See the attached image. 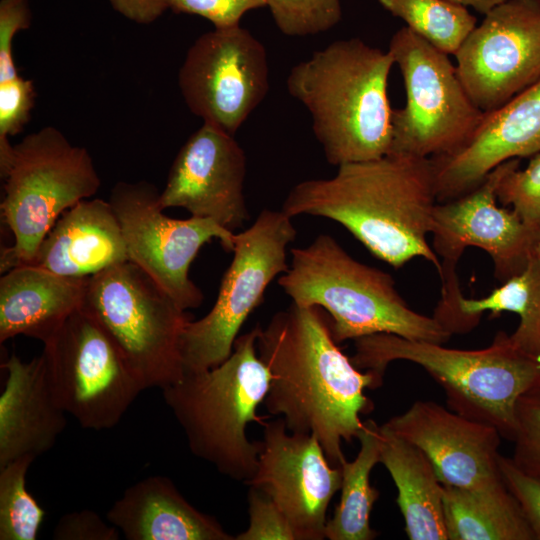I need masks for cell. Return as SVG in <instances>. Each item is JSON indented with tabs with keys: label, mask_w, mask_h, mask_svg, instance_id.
Instances as JSON below:
<instances>
[{
	"label": "cell",
	"mask_w": 540,
	"mask_h": 540,
	"mask_svg": "<svg viewBox=\"0 0 540 540\" xmlns=\"http://www.w3.org/2000/svg\"><path fill=\"white\" fill-rule=\"evenodd\" d=\"M388 51L406 93L405 106L392 110L390 153L433 158L464 146L484 112L470 99L448 54L407 26L392 36Z\"/></svg>",
	"instance_id": "9c48e42d"
},
{
	"label": "cell",
	"mask_w": 540,
	"mask_h": 540,
	"mask_svg": "<svg viewBox=\"0 0 540 540\" xmlns=\"http://www.w3.org/2000/svg\"><path fill=\"white\" fill-rule=\"evenodd\" d=\"M535 253L539 256L540 258V237L538 239V242L536 244V247H535Z\"/></svg>",
	"instance_id": "60d3db41"
},
{
	"label": "cell",
	"mask_w": 540,
	"mask_h": 540,
	"mask_svg": "<svg viewBox=\"0 0 540 540\" xmlns=\"http://www.w3.org/2000/svg\"><path fill=\"white\" fill-rule=\"evenodd\" d=\"M42 354L59 405L83 428L116 426L145 390L114 340L82 307Z\"/></svg>",
	"instance_id": "8fae6325"
},
{
	"label": "cell",
	"mask_w": 540,
	"mask_h": 540,
	"mask_svg": "<svg viewBox=\"0 0 540 540\" xmlns=\"http://www.w3.org/2000/svg\"><path fill=\"white\" fill-rule=\"evenodd\" d=\"M246 172V155L234 136L203 123L176 155L160 203L164 210L183 208L234 232L249 219Z\"/></svg>",
	"instance_id": "e0dca14e"
},
{
	"label": "cell",
	"mask_w": 540,
	"mask_h": 540,
	"mask_svg": "<svg viewBox=\"0 0 540 540\" xmlns=\"http://www.w3.org/2000/svg\"><path fill=\"white\" fill-rule=\"evenodd\" d=\"M258 466L245 484L273 500L296 540H323L329 504L341 487V469L330 464L312 434L294 433L282 418L263 425Z\"/></svg>",
	"instance_id": "2e32d148"
},
{
	"label": "cell",
	"mask_w": 540,
	"mask_h": 540,
	"mask_svg": "<svg viewBox=\"0 0 540 540\" xmlns=\"http://www.w3.org/2000/svg\"><path fill=\"white\" fill-rule=\"evenodd\" d=\"M385 425L420 448L446 486L474 487L501 478L498 430L419 400Z\"/></svg>",
	"instance_id": "d6986e66"
},
{
	"label": "cell",
	"mask_w": 540,
	"mask_h": 540,
	"mask_svg": "<svg viewBox=\"0 0 540 540\" xmlns=\"http://www.w3.org/2000/svg\"><path fill=\"white\" fill-rule=\"evenodd\" d=\"M266 6V0H171L176 13L198 15L210 21L214 28L240 25L243 15Z\"/></svg>",
	"instance_id": "8d00e7d4"
},
{
	"label": "cell",
	"mask_w": 540,
	"mask_h": 540,
	"mask_svg": "<svg viewBox=\"0 0 540 540\" xmlns=\"http://www.w3.org/2000/svg\"><path fill=\"white\" fill-rule=\"evenodd\" d=\"M249 526L235 535V540H296L293 529L271 498L249 486Z\"/></svg>",
	"instance_id": "836d02e7"
},
{
	"label": "cell",
	"mask_w": 540,
	"mask_h": 540,
	"mask_svg": "<svg viewBox=\"0 0 540 540\" xmlns=\"http://www.w3.org/2000/svg\"><path fill=\"white\" fill-rule=\"evenodd\" d=\"M120 531L96 512L84 509L63 515L52 532L55 540H118Z\"/></svg>",
	"instance_id": "74e56055"
},
{
	"label": "cell",
	"mask_w": 540,
	"mask_h": 540,
	"mask_svg": "<svg viewBox=\"0 0 540 540\" xmlns=\"http://www.w3.org/2000/svg\"><path fill=\"white\" fill-rule=\"evenodd\" d=\"M278 29L287 36L315 35L342 18L340 0H266Z\"/></svg>",
	"instance_id": "f546056e"
},
{
	"label": "cell",
	"mask_w": 540,
	"mask_h": 540,
	"mask_svg": "<svg viewBox=\"0 0 540 540\" xmlns=\"http://www.w3.org/2000/svg\"><path fill=\"white\" fill-rule=\"evenodd\" d=\"M35 99L33 82L21 75L0 82V168L8 162L13 150L9 136L20 133L28 123Z\"/></svg>",
	"instance_id": "d6a6232c"
},
{
	"label": "cell",
	"mask_w": 540,
	"mask_h": 540,
	"mask_svg": "<svg viewBox=\"0 0 540 540\" xmlns=\"http://www.w3.org/2000/svg\"><path fill=\"white\" fill-rule=\"evenodd\" d=\"M178 85L193 114L234 136L268 93L266 50L240 25L214 28L187 51Z\"/></svg>",
	"instance_id": "4fadbf2b"
},
{
	"label": "cell",
	"mask_w": 540,
	"mask_h": 540,
	"mask_svg": "<svg viewBox=\"0 0 540 540\" xmlns=\"http://www.w3.org/2000/svg\"><path fill=\"white\" fill-rule=\"evenodd\" d=\"M448 540H535L502 478L474 487L443 485Z\"/></svg>",
	"instance_id": "d4e9b609"
},
{
	"label": "cell",
	"mask_w": 540,
	"mask_h": 540,
	"mask_svg": "<svg viewBox=\"0 0 540 540\" xmlns=\"http://www.w3.org/2000/svg\"><path fill=\"white\" fill-rule=\"evenodd\" d=\"M115 11L138 24H150L167 9L171 0H108Z\"/></svg>",
	"instance_id": "f35d334b"
},
{
	"label": "cell",
	"mask_w": 540,
	"mask_h": 540,
	"mask_svg": "<svg viewBox=\"0 0 540 540\" xmlns=\"http://www.w3.org/2000/svg\"><path fill=\"white\" fill-rule=\"evenodd\" d=\"M32 20L29 0L0 1V82L19 76L13 57L16 34L30 27Z\"/></svg>",
	"instance_id": "e575fe53"
},
{
	"label": "cell",
	"mask_w": 540,
	"mask_h": 540,
	"mask_svg": "<svg viewBox=\"0 0 540 540\" xmlns=\"http://www.w3.org/2000/svg\"><path fill=\"white\" fill-rule=\"evenodd\" d=\"M380 463L397 488L396 502L410 540H448L443 484L428 456L416 445L380 426Z\"/></svg>",
	"instance_id": "cb8c5ba5"
},
{
	"label": "cell",
	"mask_w": 540,
	"mask_h": 540,
	"mask_svg": "<svg viewBox=\"0 0 540 540\" xmlns=\"http://www.w3.org/2000/svg\"><path fill=\"white\" fill-rule=\"evenodd\" d=\"M517 159L500 164L473 191L436 204L431 235L432 248L441 258L442 296L461 293L456 266L467 247L490 255L494 275L501 283L522 272L535 252L540 232L496 202L499 182Z\"/></svg>",
	"instance_id": "5bb4252c"
},
{
	"label": "cell",
	"mask_w": 540,
	"mask_h": 540,
	"mask_svg": "<svg viewBox=\"0 0 540 540\" xmlns=\"http://www.w3.org/2000/svg\"><path fill=\"white\" fill-rule=\"evenodd\" d=\"M540 152V80L484 117L455 152L430 158L438 203L477 188L500 164Z\"/></svg>",
	"instance_id": "ac0fdd59"
},
{
	"label": "cell",
	"mask_w": 540,
	"mask_h": 540,
	"mask_svg": "<svg viewBox=\"0 0 540 540\" xmlns=\"http://www.w3.org/2000/svg\"><path fill=\"white\" fill-rule=\"evenodd\" d=\"M520 159L502 177L497 187V200L512 206L521 220L540 232V152L532 156L528 166L519 169Z\"/></svg>",
	"instance_id": "4dcf8cb0"
},
{
	"label": "cell",
	"mask_w": 540,
	"mask_h": 540,
	"mask_svg": "<svg viewBox=\"0 0 540 540\" xmlns=\"http://www.w3.org/2000/svg\"><path fill=\"white\" fill-rule=\"evenodd\" d=\"M82 308L114 340L145 389L182 378L180 340L192 318L136 264L88 277Z\"/></svg>",
	"instance_id": "ba28073f"
},
{
	"label": "cell",
	"mask_w": 540,
	"mask_h": 540,
	"mask_svg": "<svg viewBox=\"0 0 540 540\" xmlns=\"http://www.w3.org/2000/svg\"><path fill=\"white\" fill-rule=\"evenodd\" d=\"M448 1L465 6V7H472L475 11L485 15L491 9L505 2L506 0H448Z\"/></svg>",
	"instance_id": "ab89813d"
},
{
	"label": "cell",
	"mask_w": 540,
	"mask_h": 540,
	"mask_svg": "<svg viewBox=\"0 0 540 540\" xmlns=\"http://www.w3.org/2000/svg\"><path fill=\"white\" fill-rule=\"evenodd\" d=\"M0 174L1 214L14 238L1 252V273L29 265L61 214L95 195L101 185L87 149L73 145L52 126L14 145Z\"/></svg>",
	"instance_id": "52a82bcc"
},
{
	"label": "cell",
	"mask_w": 540,
	"mask_h": 540,
	"mask_svg": "<svg viewBox=\"0 0 540 540\" xmlns=\"http://www.w3.org/2000/svg\"><path fill=\"white\" fill-rule=\"evenodd\" d=\"M437 203L431 159L389 153L342 164L332 178L299 182L281 210L292 218L311 215L341 224L394 268L421 257L440 274V259L427 240Z\"/></svg>",
	"instance_id": "7a4b0ae2"
},
{
	"label": "cell",
	"mask_w": 540,
	"mask_h": 540,
	"mask_svg": "<svg viewBox=\"0 0 540 540\" xmlns=\"http://www.w3.org/2000/svg\"><path fill=\"white\" fill-rule=\"evenodd\" d=\"M257 352L271 375L266 410L282 416L289 431L314 435L330 464L340 467L342 442L357 438L360 415L373 409L364 390L381 386L376 376L343 353L319 306L292 302L266 327L257 326Z\"/></svg>",
	"instance_id": "6da1fadb"
},
{
	"label": "cell",
	"mask_w": 540,
	"mask_h": 540,
	"mask_svg": "<svg viewBox=\"0 0 540 540\" xmlns=\"http://www.w3.org/2000/svg\"><path fill=\"white\" fill-rule=\"evenodd\" d=\"M515 416L511 459L523 472L540 479V383L520 396Z\"/></svg>",
	"instance_id": "1f68e13d"
},
{
	"label": "cell",
	"mask_w": 540,
	"mask_h": 540,
	"mask_svg": "<svg viewBox=\"0 0 540 540\" xmlns=\"http://www.w3.org/2000/svg\"><path fill=\"white\" fill-rule=\"evenodd\" d=\"M296 235L292 217L269 209L235 234L233 259L214 306L201 319H191L181 335L184 371L214 368L231 355L241 327L262 303L266 288L289 269L287 247Z\"/></svg>",
	"instance_id": "30bf717a"
},
{
	"label": "cell",
	"mask_w": 540,
	"mask_h": 540,
	"mask_svg": "<svg viewBox=\"0 0 540 540\" xmlns=\"http://www.w3.org/2000/svg\"><path fill=\"white\" fill-rule=\"evenodd\" d=\"M109 202L121 224L129 261L157 282L181 309L199 307L204 296L189 276L190 266L211 240L232 252L235 233L208 218L168 217L160 192L147 181L116 183Z\"/></svg>",
	"instance_id": "7c38bea8"
},
{
	"label": "cell",
	"mask_w": 540,
	"mask_h": 540,
	"mask_svg": "<svg viewBox=\"0 0 540 540\" xmlns=\"http://www.w3.org/2000/svg\"><path fill=\"white\" fill-rule=\"evenodd\" d=\"M271 375L257 352V326L237 337L231 355L203 371H184L161 389L165 404L182 428L191 453L235 481L255 474L261 441L247 437L267 395Z\"/></svg>",
	"instance_id": "5b68a950"
},
{
	"label": "cell",
	"mask_w": 540,
	"mask_h": 540,
	"mask_svg": "<svg viewBox=\"0 0 540 540\" xmlns=\"http://www.w3.org/2000/svg\"><path fill=\"white\" fill-rule=\"evenodd\" d=\"M129 261L119 219L108 201L84 199L63 212L29 265L69 278H88Z\"/></svg>",
	"instance_id": "44dd1931"
},
{
	"label": "cell",
	"mask_w": 540,
	"mask_h": 540,
	"mask_svg": "<svg viewBox=\"0 0 540 540\" xmlns=\"http://www.w3.org/2000/svg\"><path fill=\"white\" fill-rule=\"evenodd\" d=\"M472 102L495 110L540 80V0H506L491 9L455 53Z\"/></svg>",
	"instance_id": "9a60e30c"
},
{
	"label": "cell",
	"mask_w": 540,
	"mask_h": 540,
	"mask_svg": "<svg viewBox=\"0 0 540 540\" xmlns=\"http://www.w3.org/2000/svg\"><path fill=\"white\" fill-rule=\"evenodd\" d=\"M378 1L410 30L446 54L455 55L477 23L467 7L448 0Z\"/></svg>",
	"instance_id": "83f0119b"
},
{
	"label": "cell",
	"mask_w": 540,
	"mask_h": 540,
	"mask_svg": "<svg viewBox=\"0 0 540 540\" xmlns=\"http://www.w3.org/2000/svg\"><path fill=\"white\" fill-rule=\"evenodd\" d=\"M0 396V467L24 456L35 459L49 451L66 427L43 354L29 362L11 354Z\"/></svg>",
	"instance_id": "ffe728a7"
},
{
	"label": "cell",
	"mask_w": 540,
	"mask_h": 540,
	"mask_svg": "<svg viewBox=\"0 0 540 540\" xmlns=\"http://www.w3.org/2000/svg\"><path fill=\"white\" fill-rule=\"evenodd\" d=\"M128 540H235L191 505L172 480L154 475L127 487L106 513Z\"/></svg>",
	"instance_id": "7402d4cb"
},
{
	"label": "cell",
	"mask_w": 540,
	"mask_h": 540,
	"mask_svg": "<svg viewBox=\"0 0 540 540\" xmlns=\"http://www.w3.org/2000/svg\"><path fill=\"white\" fill-rule=\"evenodd\" d=\"M87 278H69L23 265L0 278V342L18 335L51 340L82 307Z\"/></svg>",
	"instance_id": "603a6c76"
},
{
	"label": "cell",
	"mask_w": 540,
	"mask_h": 540,
	"mask_svg": "<svg viewBox=\"0 0 540 540\" xmlns=\"http://www.w3.org/2000/svg\"><path fill=\"white\" fill-rule=\"evenodd\" d=\"M485 311L491 317L501 312L519 316L511 334L514 342L526 352L540 356V258L534 252L525 269L507 279L488 296L480 299L459 298L455 333L474 328Z\"/></svg>",
	"instance_id": "4316f807"
},
{
	"label": "cell",
	"mask_w": 540,
	"mask_h": 540,
	"mask_svg": "<svg viewBox=\"0 0 540 540\" xmlns=\"http://www.w3.org/2000/svg\"><path fill=\"white\" fill-rule=\"evenodd\" d=\"M357 439V456L340 465L341 496L325 527L329 540H372L377 536L370 526V513L379 492L370 484V473L380 463V426L374 420L365 421Z\"/></svg>",
	"instance_id": "484cf974"
},
{
	"label": "cell",
	"mask_w": 540,
	"mask_h": 540,
	"mask_svg": "<svg viewBox=\"0 0 540 540\" xmlns=\"http://www.w3.org/2000/svg\"><path fill=\"white\" fill-rule=\"evenodd\" d=\"M498 463L502 480L519 503L535 540H540V479L523 472L511 458L501 454Z\"/></svg>",
	"instance_id": "d590c367"
},
{
	"label": "cell",
	"mask_w": 540,
	"mask_h": 540,
	"mask_svg": "<svg viewBox=\"0 0 540 540\" xmlns=\"http://www.w3.org/2000/svg\"><path fill=\"white\" fill-rule=\"evenodd\" d=\"M394 64L389 51L351 38L334 41L291 68L287 90L311 114L331 165L390 153L393 109L387 86Z\"/></svg>",
	"instance_id": "3957f363"
},
{
	"label": "cell",
	"mask_w": 540,
	"mask_h": 540,
	"mask_svg": "<svg viewBox=\"0 0 540 540\" xmlns=\"http://www.w3.org/2000/svg\"><path fill=\"white\" fill-rule=\"evenodd\" d=\"M290 252L278 284L292 302L325 310L338 344L377 333L439 344L451 337L434 316L408 306L390 274L355 260L332 236L320 234Z\"/></svg>",
	"instance_id": "8992f818"
},
{
	"label": "cell",
	"mask_w": 540,
	"mask_h": 540,
	"mask_svg": "<svg viewBox=\"0 0 540 540\" xmlns=\"http://www.w3.org/2000/svg\"><path fill=\"white\" fill-rule=\"evenodd\" d=\"M354 341L352 363L372 372L381 385L389 363L413 362L443 388L450 410L496 428L512 442L517 401L540 383V356L523 350L505 331H499L488 347L479 350L452 349L388 333Z\"/></svg>",
	"instance_id": "277c9868"
},
{
	"label": "cell",
	"mask_w": 540,
	"mask_h": 540,
	"mask_svg": "<svg viewBox=\"0 0 540 540\" xmlns=\"http://www.w3.org/2000/svg\"><path fill=\"white\" fill-rule=\"evenodd\" d=\"M35 460L18 458L0 467V540H36L45 510L26 488V475Z\"/></svg>",
	"instance_id": "f1b7e54d"
}]
</instances>
